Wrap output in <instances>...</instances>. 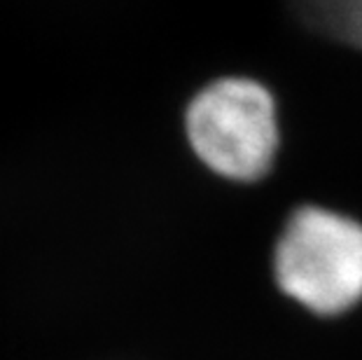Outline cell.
Returning <instances> with one entry per match:
<instances>
[{
  "label": "cell",
  "mask_w": 362,
  "mask_h": 360,
  "mask_svg": "<svg viewBox=\"0 0 362 360\" xmlns=\"http://www.w3.org/2000/svg\"><path fill=\"white\" fill-rule=\"evenodd\" d=\"M187 139L197 157L232 180H257L279 148L276 103L255 80L227 78L208 84L187 108Z\"/></svg>",
  "instance_id": "1"
},
{
  "label": "cell",
  "mask_w": 362,
  "mask_h": 360,
  "mask_svg": "<svg viewBox=\"0 0 362 360\" xmlns=\"http://www.w3.org/2000/svg\"><path fill=\"white\" fill-rule=\"evenodd\" d=\"M276 277L313 311L349 309L362 297V225L313 206L297 211L276 248Z\"/></svg>",
  "instance_id": "2"
},
{
  "label": "cell",
  "mask_w": 362,
  "mask_h": 360,
  "mask_svg": "<svg viewBox=\"0 0 362 360\" xmlns=\"http://www.w3.org/2000/svg\"><path fill=\"white\" fill-rule=\"evenodd\" d=\"M311 26L362 50V0H297Z\"/></svg>",
  "instance_id": "3"
}]
</instances>
